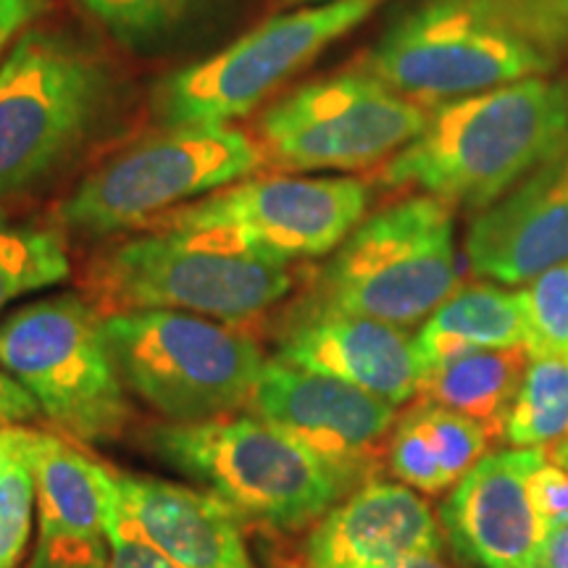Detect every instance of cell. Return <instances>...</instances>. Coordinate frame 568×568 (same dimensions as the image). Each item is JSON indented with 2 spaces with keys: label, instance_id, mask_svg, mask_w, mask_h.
Masks as SVG:
<instances>
[{
  "label": "cell",
  "instance_id": "2e32d148",
  "mask_svg": "<svg viewBox=\"0 0 568 568\" xmlns=\"http://www.w3.org/2000/svg\"><path fill=\"white\" fill-rule=\"evenodd\" d=\"M445 535L424 497L372 479L335 503L303 539V568H393L439 556Z\"/></svg>",
  "mask_w": 568,
  "mask_h": 568
},
{
  "label": "cell",
  "instance_id": "8fae6325",
  "mask_svg": "<svg viewBox=\"0 0 568 568\" xmlns=\"http://www.w3.org/2000/svg\"><path fill=\"white\" fill-rule=\"evenodd\" d=\"M368 209L353 176H255L163 213L148 230L184 232L274 264L335 253Z\"/></svg>",
  "mask_w": 568,
  "mask_h": 568
},
{
  "label": "cell",
  "instance_id": "4fadbf2b",
  "mask_svg": "<svg viewBox=\"0 0 568 568\" xmlns=\"http://www.w3.org/2000/svg\"><path fill=\"white\" fill-rule=\"evenodd\" d=\"M251 408L314 453L347 493L374 479L397 424L395 406L382 397L276 358L261 368Z\"/></svg>",
  "mask_w": 568,
  "mask_h": 568
},
{
  "label": "cell",
  "instance_id": "ffe728a7",
  "mask_svg": "<svg viewBox=\"0 0 568 568\" xmlns=\"http://www.w3.org/2000/svg\"><path fill=\"white\" fill-rule=\"evenodd\" d=\"M529 366L527 347L474 351L424 368L416 397L485 424L497 439H506V422Z\"/></svg>",
  "mask_w": 568,
  "mask_h": 568
},
{
  "label": "cell",
  "instance_id": "44dd1931",
  "mask_svg": "<svg viewBox=\"0 0 568 568\" xmlns=\"http://www.w3.org/2000/svg\"><path fill=\"white\" fill-rule=\"evenodd\" d=\"M518 345H524L521 295L503 284H471L456 290L414 337L422 372L460 353Z\"/></svg>",
  "mask_w": 568,
  "mask_h": 568
},
{
  "label": "cell",
  "instance_id": "e0dca14e",
  "mask_svg": "<svg viewBox=\"0 0 568 568\" xmlns=\"http://www.w3.org/2000/svg\"><path fill=\"white\" fill-rule=\"evenodd\" d=\"M471 272L497 284H527L568 261V148L468 226Z\"/></svg>",
  "mask_w": 568,
  "mask_h": 568
},
{
  "label": "cell",
  "instance_id": "83f0119b",
  "mask_svg": "<svg viewBox=\"0 0 568 568\" xmlns=\"http://www.w3.org/2000/svg\"><path fill=\"white\" fill-rule=\"evenodd\" d=\"M387 468L403 485L424 495H443L447 485L439 460L432 450L429 437L418 424L414 410L397 418L393 435L387 439Z\"/></svg>",
  "mask_w": 568,
  "mask_h": 568
},
{
  "label": "cell",
  "instance_id": "7c38bea8",
  "mask_svg": "<svg viewBox=\"0 0 568 568\" xmlns=\"http://www.w3.org/2000/svg\"><path fill=\"white\" fill-rule=\"evenodd\" d=\"M410 101L366 69L314 80L258 119L266 153L295 172H353L389 161L429 122Z\"/></svg>",
  "mask_w": 568,
  "mask_h": 568
},
{
  "label": "cell",
  "instance_id": "4dcf8cb0",
  "mask_svg": "<svg viewBox=\"0 0 568 568\" xmlns=\"http://www.w3.org/2000/svg\"><path fill=\"white\" fill-rule=\"evenodd\" d=\"M105 537L111 545V568H180L166 556H161L159 550H153L151 545L130 535L116 518H113Z\"/></svg>",
  "mask_w": 568,
  "mask_h": 568
},
{
  "label": "cell",
  "instance_id": "cb8c5ba5",
  "mask_svg": "<svg viewBox=\"0 0 568 568\" xmlns=\"http://www.w3.org/2000/svg\"><path fill=\"white\" fill-rule=\"evenodd\" d=\"M518 295L529 358L568 355V261L529 280Z\"/></svg>",
  "mask_w": 568,
  "mask_h": 568
},
{
  "label": "cell",
  "instance_id": "30bf717a",
  "mask_svg": "<svg viewBox=\"0 0 568 568\" xmlns=\"http://www.w3.org/2000/svg\"><path fill=\"white\" fill-rule=\"evenodd\" d=\"M376 0H326L266 19L224 51L155 82L161 126H230L324 48L364 24Z\"/></svg>",
  "mask_w": 568,
  "mask_h": 568
},
{
  "label": "cell",
  "instance_id": "7402d4cb",
  "mask_svg": "<svg viewBox=\"0 0 568 568\" xmlns=\"http://www.w3.org/2000/svg\"><path fill=\"white\" fill-rule=\"evenodd\" d=\"M71 272L61 226L0 209V311L21 295L61 284Z\"/></svg>",
  "mask_w": 568,
  "mask_h": 568
},
{
  "label": "cell",
  "instance_id": "f546056e",
  "mask_svg": "<svg viewBox=\"0 0 568 568\" xmlns=\"http://www.w3.org/2000/svg\"><path fill=\"white\" fill-rule=\"evenodd\" d=\"M527 495L531 510H535L545 531L568 521V471L564 466H558L556 460L545 458L529 474Z\"/></svg>",
  "mask_w": 568,
  "mask_h": 568
},
{
  "label": "cell",
  "instance_id": "836d02e7",
  "mask_svg": "<svg viewBox=\"0 0 568 568\" xmlns=\"http://www.w3.org/2000/svg\"><path fill=\"white\" fill-rule=\"evenodd\" d=\"M537 568H568V521L548 531Z\"/></svg>",
  "mask_w": 568,
  "mask_h": 568
},
{
  "label": "cell",
  "instance_id": "1f68e13d",
  "mask_svg": "<svg viewBox=\"0 0 568 568\" xmlns=\"http://www.w3.org/2000/svg\"><path fill=\"white\" fill-rule=\"evenodd\" d=\"M48 9V0H0V55L11 51V42L32 27V21Z\"/></svg>",
  "mask_w": 568,
  "mask_h": 568
},
{
  "label": "cell",
  "instance_id": "7a4b0ae2",
  "mask_svg": "<svg viewBox=\"0 0 568 568\" xmlns=\"http://www.w3.org/2000/svg\"><path fill=\"white\" fill-rule=\"evenodd\" d=\"M560 48L542 0H418L389 21L361 69L435 109L545 77Z\"/></svg>",
  "mask_w": 568,
  "mask_h": 568
},
{
  "label": "cell",
  "instance_id": "52a82bcc",
  "mask_svg": "<svg viewBox=\"0 0 568 568\" xmlns=\"http://www.w3.org/2000/svg\"><path fill=\"white\" fill-rule=\"evenodd\" d=\"M264 151L234 126H161L101 163L59 205V224L84 237L148 226L163 213L247 180Z\"/></svg>",
  "mask_w": 568,
  "mask_h": 568
},
{
  "label": "cell",
  "instance_id": "5b68a950",
  "mask_svg": "<svg viewBox=\"0 0 568 568\" xmlns=\"http://www.w3.org/2000/svg\"><path fill=\"white\" fill-rule=\"evenodd\" d=\"M458 280L453 209L416 193L355 226L322 266L308 297L408 329L435 314Z\"/></svg>",
  "mask_w": 568,
  "mask_h": 568
},
{
  "label": "cell",
  "instance_id": "f35d334b",
  "mask_svg": "<svg viewBox=\"0 0 568 568\" xmlns=\"http://www.w3.org/2000/svg\"><path fill=\"white\" fill-rule=\"evenodd\" d=\"M0 458H3V443H0Z\"/></svg>",
  "mask_w": 568,
  "mask_h": 568
},
{
  "label": "cell",
  "instance_id": "8992f818",
  "mask_svg": "<svg viewBox=\"0 0 568 568\" xmlns=\"http://www.w3.org/2000/svg\"><path fill=\"white\" fill-rule=\"evenodd\" d=\"M103 337L124 387L174 424L243 408L266 364L245 332L184 311L109 314Z\"/></svg>",
  "mask_w": 568,
  "mask_h": 568
},
{
  "label": "cell",
  "instance_id": "3957f363",
  "mask_svg": "<svg viewBox=\"0 0 568 568\" xmlns=\"http://www.w3.org/2000/svg\"><path fill=\"white\" fill-rule=\"evenodd\" d=\"M113 74L67 32L30 27L0 61V197L30 193L95 138Z\"/></svg>",
  "mask_w": 568,
  "mask_h": 568
},
{
  "label": "cell",
  "instance_id": "d4e9b609",
  "mask_svg": "<svg viewBox=\"0 0 568 568\" xmlns=\"http://www.w3.org/2000/svg\"><path fill=\"white\" fill-rule=\"evenodd\" d=\"M410 410H414L418 424H422L426 437H429L432 450H435L439 468H443L450 487H456L460 477H466L487 456L489 447L497 439L485 424L474 422V418L464 414H456L450 408L418 400Z\"/></svg>",
  "mask_w": 568,
  "mask_h": 568
},
{
  "label": "cell",
  "instance_id": "d6a6232c",
  "mask_svg": "<svg viewBox=\"0 0 568 568\" xmlns=\"http://www.w3.org/2000/svg\"><path fill=\"white\" fill-rule=\"evenodd\" d=\"M42 410L38 400L11 374L0 372V429L21 426L30 422V418H38Z\"/></svg>",
  "mask_w": 568,
  "mask_h": 568
},
{
  "label": "cell",
  "instance_id": "ac0fdd59",
  "mask_svg": "<svg viewBox=\"0 0 568 568\" xmlns=\"http://www.w3.org/2000/svg\"><path fill=\"white\" fill-rule=\"evenodd\" d=\"M122 527L180 568H255L240 516L216 495L145 474H119Z\"/></svg>",
  "mask_w": 568,
  "mask_h": 568
},
{
  "label": "cell",
  "instance_id": "d6986e66",
  "mask_svg": "<svg viewBox=\"0 0 568 568\" xmlns=\"http://www.w3.org/2000/svg\"><path fill=\"white\" fill-rule=\"evenodd\" d=\"M6 435L32 468L40 535L105 537L119 516L116 471L48 432L9 426Z\"/></svg>",
  "mask_w": 568,
  "mask_h": 568
},
{
  "label": "cell",
  "instance_id": "ba28073f",
  "mask_svg": "<svg viewBox=\"0 0 568 568\" xmlns=\"http://www.w3.org/2000/svg\"><path fill=\"white\" fill-rule=\"evenodd\" d=\"M0 368L77 443H113L132 422L103 318L82 297H42L0 322Z\"/></svg>",
  "mask_w": 568,
  "mask_h": 568
},
{
  "label": "cell",
  "instance_id": "6da1fadb",
  "mask_svg": "<svg viewBox=\"0 0 568 568\" xmlns=\"http://www.w3.org/2000/svg\"><path fill=\"white\" fill-rule=\"evenodd\" d=\"M566 148L568 82L529 77L435 105L385 163L382 182L481 211Z\"/></svg>",
  "mask_w": 568,
  "mask_h": 568
},
{
  "label": "cell",
  "instance_id": "d590c367",
  "mask_svg": "<svg viewBox=\"0 0 568 568\" xmlns=\"http://www.w3.org/2000/svg\"><path fill=\"white\" fill-rule=\"evenodd\" d=\"M393 568H450V566H445L443 560H439V556H418V558L403 560V564H397Z\"/></svg>",
  "mask_w": 568,
  "mask_h": 568
},
{
  "label": "cell",
  "instance_id": "74e56055",
  "mask_svg": "<svg viewBox=\"0 0 568 568\" xmlns=\"http://www.w3.org/2000/svg\"><path fill=\"white\" fill-rule=\"evenodd\" d=\"M290 3H305V6H308V3H326V0H290Z\"/></svg>",
  "mask_w": 568,
  "mask_h": 568
},
{
  "label": "cell",
  "instance_id": "5bb4252c",
  "mask_svg": "<svg viewBox=\"0 0 568 568\" xmlns=\"http://www.w3.org/2000/svg\"><path fill=\"white\" fill-rule=\"evenodd\" d=\"M542 447L487 453L439 508V527L468 568H537L548 531L531 510L527 481Z\"/></svg>",
  "mask_w": 568,
  "mask_h": 568
},
{
  "label": "cell",
  "instance_id": "9a60e30c",
  "mask_svg": "<svg viewBox=\"0 0 568 568\" xmlns=\"http://www.w3.org/2000/svg\"><path fill=\"white\" fill-rule=\"evenodd\" d=\"M276 361L305 372L335 376L366 389L389 406H403L418 393L422 364L406 326L368 318L305 301L276 335Z\"/></svg>",
  "mask_w": 568,
  "mask_h": 568
},
{
  "label": "cell",
  "instance_id": "484cf974",
  "mask_svg": "<svg viewBox=\"0 0 568 568\" xmlns=\"http://www.w3.org/2000/svg\"><path fill=\"white\" fill-rule=\"evenodd\" d=\"M0 568H17L32 535V508L38 506L32 468L0 429Z\"/></svg>",
  "mask_w": 568,
  "mask_h": 568
},
{
  "label": "cell",
  "instance_id": "e575fe53",
  "mask_svg": "<svg viewBox=\"0 0 568 568\" xmlns=\"http://www.w3.org/2000/svg\"><path fill=\"white\" fill-rule=\"evenodd\" d=\"M545 11H548V17L552 21V27H556V32L560 34V40H564V45L568 42V0H542Z\"/></svg>",
  "mask_w": 568,
  "mask_h": 568
},
{
  "label": "cell",
  "instance_id": "277c9868",
  "mask_svg": "<svg viewBox=\"0 0 568 568\" xmlns=\"http://www.w3.org/2000/svg\"><path fill=\"white\" fill-rule=\"evenodd\" d=\"M145 443L169 468L266 529L311 527L351 495L314 453L258 416L161 424Z\"/></svg>",
  "mask_w": 568,
  "mask_h": 568
},
{
  "label": "cell",
  "instance_id": "8d00e7d4",
  "mask_svg": "<svg viewBox=\"0 0 568 568\" xmlns=\"http://www.w3.org/2000/svg\"><path fill=\"white\" fill-rule=\"evenodd\" d=\"M550 460H556L558 466H564L568 471V439H560V443L550 445Z\"/></svg>",
  "mask_w": 568,
  "mask_h": 568
},
{
  "label": "cell",
  "instance_id": "9c48e42d",
  "mask_svg": "<svg viewBox=\"0 0 568 568\" xmlns=\"http://www.w3.org/2000/svg\"><path fill=\"white\" fill-rule=\"evenodd\" d=\"M88 280L111 314L184 311L219 322L264 314L293 287L287 266L166 230L109 247L90 264Z\"/></svg>",
  "mask_w": 568,
  "mask_h": 568
},
{
  "label": "cell",
  "instance_id": "603a6c76",
  "mask_svg": "<svg viewBox=\"0 0 568 568\" xmlns=\"http://www.w3.org/2000/svg\"><path fill=\"white\" fill-rule=\"evenodd\" d=\"M506 439L514 447H542L568 439V355L529 358L510 406Z\"/></svg>",
  "mask_w": 568,
  "mask_h": 568
},
{
  "label": "cell",
  "instance_id": "f1b7e54d",
  "mask_svg": "<svg viewBox=\"0 0 568 568\" xmlns=\"http://www.w3.org/2000/svg\"><path fill=\"white\" fill-rule=\"evenodd\" d=\"M27 568H111L109 537L40 535Z\"/></svg>",
  "mask_w": 568,
  "mask_h": 568
},
{
  "label": "cell",
  "instance_id": "4316f807",
  "mask_svg": "<svg viewBox=\"0 0 568 568\" xmlns=\"http://www.w3.org/2000/svg\"><path fill=\"white\" fill-rule=\"evenodd\" d=\"M113 40L140 48L182 24L193 0H77Z\"/></svg>",
  "mask_w": 568,
  "mask_h": 568
}]
</instances>
